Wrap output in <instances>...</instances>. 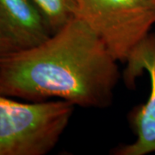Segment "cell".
Listing matches in <instances>:
<instances>
[{
    "label": "cell",
    "mask_w": 155,
    "mask_h": 155,
    "mask_svg": "<svg viewBox=\"0 0 155 155\" xmlns=\"http://www.w3.org/2000/svg\"><path fill=\"white\" fill-rule=\"evenodd\" d=\"M120 76L117 61L78 17L41 44L0 57V92L28 102L107 108Z\"/></svg>",
    "instance_id": "obj_1"
},
{
    "label": "cell",
    "mask_w": 155,
    "mask_h": 155,
    "mask_svg": "<svg viewBox=\"0 0 155 155\" xmlns=\"http://www.w3.org/2000/svg\"><path fill=\"white\" fill-rule=\"evenodd\" d=\"M124 81L132 88L143 71L149 74L150 92L147 102L133 109L129 122L136 135L130 144L122 145L113 151L116 155H146L155 153V35L148 36L139 45L126 61Z\"/></svg>",
    "instance_id": "obj_4"
},
{
    "label": "cell",
    "mask_w": 155,
    "mask_h": 155,
    "mask_svg": "<svg viewBox=\"0 0 155 155\" xmlns=\"http://www.w3.org/2000/svg\"><path fill=\"white\" fill-rule=\"evenodd\" d=\"M16 50H18L16 45L0 29V57H3Z\"/></svg>",
    "instance_id": "obj_7"
},
{
    "label": "cell",
    "mask_w": 155,
    "mask_h": 155,
    "mask_svg": "<svg viewBox=\"0 0 155 155\" xmlns=\"http://www.w3.org/2000/svg\"><path fill=\"white\" fill-rule=\"evenodd\" d=\"M154 1H155V0H154Z\"/></svg>",
    "instance_id": "obj_8"
},
{
    "label": "cell",
    "mask_w": 155,
    "mask_h": 155,
    "mask_svg": "<svg viewBox=\"0 0 155 155\" xmlns=\"http://www.w3.org/2000/svg\"><path fill=\"white\" fill-rule=\"evenodd\" d=\"M52 34L67 25L77 15V0H32Z\"/></svg>",
    "instance_id": "obj_6"
},
{
    "label": "cell",
    "mask_w": 155,
    "mask_h": 155,
    "mask_svg": "<svg viewBox=\"0 0 155 155\" xmlns=\"http://www.w3.org/2000/svg\"><path fill=\"white\" fill-rule=\"evenodd\" d=\"M76 17L94 31L116 61L126 63L155 24V1L77 0Z\"/></svg>",
    "instance_id": "obj_3"
},
{
    "label": "cell",
    "mask_w": 155,
    "mask_h": 155,
    "mask_svg": "<svg viewBox=\"0 0 155 155\" xmlns=\"http://www.w3.org/2000/svg\"><path fill=\"white\" fill-rule=\"evenodd\" d=\"M0 29L17 49L37 46L52 35L32 0H0Z\"/></svg>",
    "instance_id": "obj_5"
},
{
    "label": "cell",
    "mask_w": 155,
    "mask_h": 155,
    "mask_svg": "<svg viewBox=\"0 0 155 155\" xmlns=\"http://www.w3.org/2000/svg\"><path fill=\"white\" fill-rule=\"evenodd\" d=\"M74 106L65 100L22 103L0 92V155H44L55 147Z\"/></svg>",
    "instance_id": "obj_2"
}]
</instances>
